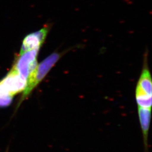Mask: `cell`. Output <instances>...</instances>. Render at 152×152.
Returning <instances> with one entry per match:
<instances>
[{
    "label": "cell",
    "instance_id": "cell-1",
    "mask_svg": "<svg viewBox=\"0 0 152 152\" xmlns=\"http://www.w3.org/2000/svg\"><path fill=\"white\" fill-rule=\"evenodd\" d=\"M66 51L54 52L37 65V68L28 78L26 87L19 101V105L29 96L32 91L42 82L46 75Z\"/></svg>",
    "mask_w": 152,
    "mask_h": 152
},
{
    "label": "cell",
    "instance_id": "cell-2",
    "mask_svg": "<svg viewBox=\"0 0 152 152\" xmlns=\"http://www.w3.org/2000/svg\"><path fill=\"white\" fill-rule=\"evenodd\" d=\"M27 79L11 69L7 75L0 81V107L12 103L13 96L24 90Z\"/></svg>",
    "mask_w": 152,
    "mask_h": 152
},
{
    "label": "cell",
    "instance_id": "cell-3",
    "mask_svg": "<svg viewBox=\"0 0 152 152\" xmlns=\"http://www.w3.org/2000/svg\"><path fill=\"white\" fill-rule=\"evenodd\" d=\"M40 49H34L19 54L12 69L27 79L37 66V58Z\"/></svg>",
    "mask_w": 152,
    "mask_h": 152
},
{
    "label": "cell",
    "instance_id": "cell-4",
    "mask_svg": "<svg viewBox=\"0 0 152 152\" xmlns=\"http://www.w3.org/2000/svg\"><path fill=\"white\" fill-rule=\"evenodd\" d=\"M49 30V27L45 26L37 32L28 34L23 39L19 54L33 49H40Z\"/></svg>",
    "mask_w": 152,
    "mask_h": 152
},
{
    "label": "cell",
    "instance_id": "cell-5",
    "mask_svg": "<svg viewBox=\"0 0 152 152\" xmlns=\"http://www.w3.org/2000/svg\"><path fill=\"white\" fill-rule=\"evenodd\" d=\"M136 88L142 91L147 95L152 96V77L148 66L147 52L144 58L143 66L137 84L136 85Z\"/></svg>",
    "mask_w": 152,
    "mask_h": 152
},
{
    "label": "cell",
    "instance_id": "cell-6",
    "mask_svg": "<svg viewBox=\"0 0 152 152\" xmlns=\"http://www.w3.org/2000/svg\"><path fill=\"white\" fill-rule=\"evenodd\" d=\"M138 114L143 135L145 150L148 146V134L151 121V109L138 107Z\"/></svg>",
    "mask_w": 152,
    "mask_h": 152
},
{
    "label": "cell",
    "instance_id": "cell-7",
    "mask_svg": "<svg viewBox=\"0 0 152 152\" xmlns=\"http://www.w3.org/2000/svg\"><path fill=\"white\" fill-rule=\"evenodd\" d=\"M135 98L138 107L151 109L152 96L147 95L146 94L136 88Z\"/></svg>",
    "mask_w": 152,
    "mask_h": 152
},
{
    "label": "cell",
    "instance_id": "cell-8",
    "mask_svg": "<svg viewBox=\"0 0 152 152\" xmlns=\"http://www.w3.org/2000/svg\"></svg>",
    "mask_w": 152,
    "mask_h": 152
}]
</instances>
